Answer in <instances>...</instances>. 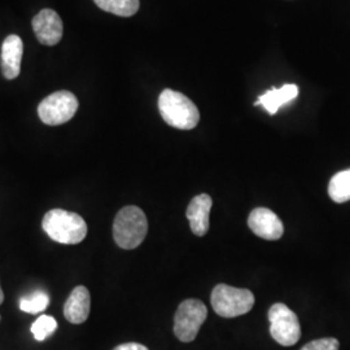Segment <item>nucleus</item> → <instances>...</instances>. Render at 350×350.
I'll list each match as a JSON object with an SVG mask.
<instances>
[{
    "label": "nucleus",
    "mask_w": 350,
    "mask_h": 350,
    "mask_svg": "<svg viewBox=\"0 0 350 350\" xmlns=\"http://www.w3.org/2000/svg\"><path fill=\"white\" fill-rule=\"evenodd\" d=\"M113 350H150L147 347L138 344V342H126L116 347Z\"/></svg>",
    "instance_id": "6ab92c4d"
},
{
    "label": "nucleus",
    "mask_w": 350,
    "mask_h": 350,
    "mask_svg": "<svg viewBox=\"0 0 350 350\" xmlns=\"http://www.w3.org/2000/svg\"><path fill=\"white\" fill-rule=\"evenodd\" d=\"M208 309L205 304L196 299L185 300L179 306L174 317V334L182 342L193 341L201 325L206 321Z\"/></svg>",
    "instance_id": "39448f33"
},
{
    "label": "nucleus",
    "mask_w": 350,
    "mask_h": 350,
    "mask_svg": "<svg viewBox=\"0 0 350 350\" xmlns=\"http://www.w3.org/2000/svg\"><path fill=\"white\" fill-rule=\"evenodd\" d=\"M23 52L24 43L18 36L13 34L4 39L1 46V72L7 79H14L20 75Z\"/></svg>",
    "instance_id": "9d476101"
},
{
    "label": "nucleus",
    "mask_w": 350,
    "mask_h": 350,
    "mask_svg": "<svg viewBox=\"0 0 350 350\" xmlns=\"http://www.w3.org/2000/svg\"><path fill=\"white\" fill-rule=\"evenodd\" d=\"M328 195L331 200L342 204L350 200V169L334 175L328 185Z\"/></svg>",
    "instance_id": "4468645a"
},
{
    "label": "nucleus",
    "mask_w": 350,
    "mask_h": 350,
    "mask_svg": "<svg viewBox=\"0 0 350 350\" xmlns=\"http://www.w3.org/2000/svg\"><path fill=\"white\" fill-rule=\"evenodd\" d=\"M50 296L46 292L38 291L31 295L24 296L20 300V309L29 314H39L49 308Z\"/></svg>",
    "instance_id": "dca6fc26"
},
{
    "label": "nucleus",
    "mask_w": 350,
    "mask_h": 350,
    "mask_svg": "<svg viewBox=\"0 0 350 350\" xmlns=\"http://www.w3.org/2000/svg\"><path fill=\"white\" fill-rule=\"evenodd\" d=\"M213 310L224 318H235L250 313L254 305V296L250 289L218 284L212 292Z\"/></svg>",
    "instance_id": "20e7f679"
},
{
    "label": "nucleus",
    "mask_w": 350,
    "mask_h": 350,
    "mask_svg": "<svg viewBox=\"0 0 350 350\" xmlns=\"http://www.w3.org/2000/svg\"><path fill=\"white\" fill-rule=\"evenodd\" d=\"M95 4L105 12L121 17H130L138 12L139 0H94Z\"/></svg>",
    "instance_id": "2eb2a0df"
},
{
    "label": "nucleus",
    "mask_w": 350,
    "mask_h": 350,
    "mask_svg": "<svg viewBox=\"0 0 350 350\" xmlns=\"http://www.w3.org/2000/svg\"><path fill=\"white\" fill-rule=\"evenodd\" d=\"M3 301H4V293H3V291H1V287H0V305L3 304Z\"/></svg>",
    "instance_id": "aec40b11"
},
{
    "label": "nucleus",
    "mask_w": 350,
    "mask_h": 350,
    "mask_svg": "<svg viewBox=\"0 0 350 350\" xmlns=\"http://www.w3.org/2000/svg\"><path fill=\"white\" fill-rule=\"evenodd\" d=\"M340 349V342L338 338H318L308 342L305 347H302L300 350H338Z\"/></svg>",
    "instance_id": "a211bd4d"
},
{
    "label": "nucleus",
    "mask_w": 350,
    "mask_h": 350,
    "mask_svg": "<svg viewBox=\"0 0 350 350\" xmlns=\"http://www.w3.org/2000/svg\"><path fill=\"white\" fill-rule=\"evenodd\" d=\"M43 230L52 240L62 244H79L88 235V224L77 213L52 209L43 218Z\"/></svg>",
    "instance_id": "f03ea898"
},
{
    "label": "nucleus",
    "mask_w": 350,
    "mask_h": 350,
    "mask_svg": "<svg viewBox=\"0 0 350 350\" xmlns=\"http://www.w3.org/2000/svg\"><path fill=\"white\" fill-rule=\"evenodd\" d=\"M91 309V296L85 286L75 287L64 306V315L68 322L82 325L88 321Z\"/></svg>",
    "instance_id": "f8f14e48"
},
{
    "label": "nucleus",
    "mask_w": 350,
    "mask_h": 350,
    "mask_svg": "<svg viewBox=\"0 0 350 350\" xmlns=\"http://www.w3.org/2000/svg\"><path fill=\"white\" fill-rule=\"evenodd\" d=\"M0 319H1V317H0Z\"/></svg>",
    "instance_id": "412c9836"
},
{
    "label": "nucleus",
    "mask_w": 350,
    "mask_h": 350,
    "mask_svg": "<svg viewBox=\"0 0 350 350\" xmlns=\"http://www.w3.org/2000/svg\"><path fill=\"white\" fill-rule=\"evenodd\" d=\"M78 111V99L69 91H57L38 105V114L43 124L57 126L70 121Z\"/></svg>",
    "instance_id": "423d86ee"
},
{
    "label": "nucleus",
    "mask_w": 350,
    "mask_h": 350,
    "mask_svg": "<svg viewBox=\"0 0 350 350\" xmlns=\"http://www.w3.org/2000/svg\"><path fill=\"white\" fill-rule=\"evenodd\" d=\"M250 230L265 240H279L284 234V226L275 213L267 208H256L248 217Z\"/></svg>",
    "instance_id": "6e6552de"
},
{
    "label": "nucleus",
    "mask_w": 350,
    "mask_h": 350,
    "mask_svg": "<svg viewBox=\"0 0 350 350\" xmlns=\"http://www.w3.org/2000/svg\"><path fill=\"white\" fill-rule=\"evenodd\" d=\"M159 111L163 121L179 130H192L200 121L195 103L182 92L166 88L159 98Z\"/></svg>",
    "instance_id": "f257e3e1"
},
{
    "label": "nucleus",
    "mask_w": 350,
    "mask_h": 350,
    "mask_svg": "<svg viewBox=\"0 0 350 350\" xmlns=\"http://www.w3.org/2000/svg\"><path fill=\"white\" fill-rule=\"evenodd\" d=\"M299 95V88L296 85H284L283 88H271L266 94L258 98V101L254 105H262L269 114L274 116L280 107L286 105L289 101L295 100Z\"/></svg>",
    "instance_id": "ddd939ff"
},
{
    "label": "nucleus",
    "mask_w": 350,
    "mask_h": 350,
    "mask_svg": "<svg viewBox=\"0 0 350 350\" xmlns=\"http://www.w3.org/2000/svg\"><path fill=\"white\" fill-rule=\"evenodd\" d=\"M148 232V221L144 212L134 205L117 213L113 224V238L122 250H135Z\"/></svg>",
    "instance_id": "7ed1b4c3"
},
{
    "label": "nucleus",
    "mask_w": 350,
    "mask_h": 350,
    "mask_svg": "<svg viewBox=\"0 0 350 350\" xmlns=\"http://www.w3.org/2000/svg\"><path fill=\"white\" fill-rule=\"evenodd\" d=\"M212 205V198L206 193H201L189 202L186 215L191 230L196 237H204L209 231V215Z\"/></svg>",
    "instance_id": "9b49d317"
},
{
    "label": "nucleus",
    "mask_w": 350,
    "mask_h": 350,
    "mask_svg": "<svg viewBox=\"0 0 350 350\" xmlns=\"http://www.w3.org/2000/svg\"><path fill=\"white\" fill-rule=\"evenodd\" d=\"M38 40L44 46H55L63 38L62 17L53 10H42L31 21Z\"/></svg>",
    "instance_id": "1a4fd4ad"
},
{
    "label": "nucleus",
    "mask_w": 350,
    "mask_h": 350,
    "mask_svg": "<svg viewBox=\"0 0 350 350\" xmlns=\"http://www.w3.org/2000/svg\"><path fill=\"white\" fill-rule=\"evenodd\" d=\"M270 334L278 344L283 347H292L299 342L301 338L300 321L287 305L278 302L269 310Z\"/></svg>",
    "instance_id": "0eeeda50"
},
{
    "label": "nucleus",
    "mask_w": 350,
    "mask_h": 350,
    "mask_svg": "<svg viewBox=\"0 0 350 350\" xmlns=\"http://www.w3.org/2000/svg\"><path fill=\"white\" fill-rule=\"evenodd\" d=\"M57 329V322L50 315H40L31 325V334L37 341H44Z\"/></svg>",
    "instance_id": "f3484780"
}]
</instances>
